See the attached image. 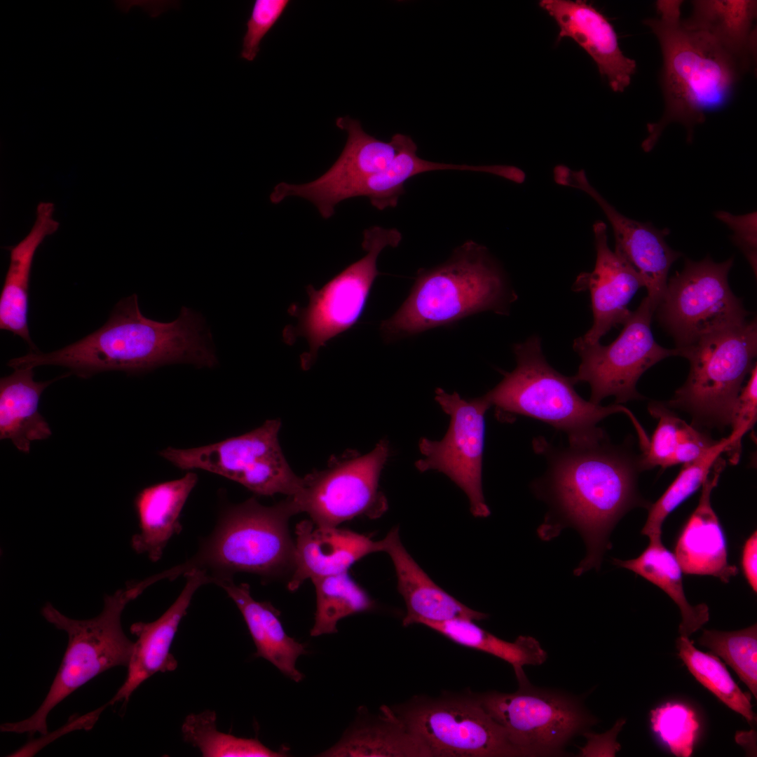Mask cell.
Here are the masks:
<instances>
[{"label": "cell", "instance_id": "6da1fadb", "mask_svg": "<svg viewBox=\"0 0 757 757\" xmlns=\"http://www.w3.org/2000/svg\"><path fill=\"white\" fill-rule=\"evenodd\" d=\"M533 444L547 463L545 475L533 485L536 494L550 507L539 536L549 540L564 527L575 528L587 552L574 573L599 569L618 521L634 507L650 505L637 490L639 456L612 445L607 437L568 447H556L543 437L535 439Z\"/></svg>", "mask_w": 757, "mask_h": 757}, {"label": "cell", "instance_id": "7a4b0ae2", "mask_svg": "<svg viewBox=\"0 0 757 757\" xmlns=\"http://www.w3.org/2000/svg\"><path fill=\"white\" fill-rule=\"evenodd\" d=\"M217 362L200 314L183 306L172 322L153 320L142 315L134 294L118 301L104 325L82 339L48 353L31 351L8 365H58L87 378L106 371L134 374L175 363L212 367Z\"/></svg>", "mask_w": 757, "mask_h": 757}, {"label": "cell", "instance_id": "3957f363", "mask_svg": "<svg viewBox=\"0 0 757 757\" xmlns=\"http://www.w3.org/2000/svg\"><path fill=\"white\" fill-rule=\"evenodd\" d=\"M682 4L681 0L657 1V15L643 20L660 46L664 100L661 118L647 125L648 135L641 143L645 152L653 150L673 123L684 126L691 142L695 127L704 122L708 113L728 102L742 75L735 60L709 36L683 25Z\"/></svg>", "mask_w": 757, "mask_h": 757}, {"label": "cell", "instance_id": "277c9868", "mask_svg": "<svg viewBox=\"0 0 757 757\" xmlns=\"http://www.w3.org/2000/svg\"><path fill=\"white\" fill-rule=\"evenodd\" d=\"M515 298L488 250L469 240L446 261L420 271L408 297L380 330L393 342L483 311L506 314Z\"/></svg>", "mask_w": 757, "mask_h": 757}, {"label": "cell", "instance_id": "5b68a950", "mask_svg": "<svg viewBox=\"0 0 757 757\" xmlns=\"http://www.w3.org/2000/svg\"><path fill=\"white\" fill-rule=\"evenodd\" d=\"M298 512L290 496L271 506L251 498L221 512L212 533L197 552L175 567L159 573L173 580L193 570L205 571L211 583L233 580L238 573L255 574L268 581L294 568V539L289 519Z\"/></svg>", "mask_w": 757, "mask_h": 757}, {"label": "cell", "instance_id": "8992f818", "mask_svg": "<svg viewBox=\"0 0 757 757\" xmlns=\"http://www.w3.org/2000/svg\"><path fill=\"white\" fill-rule=\"evenodd\" d=\"M148 587L145 579L128 583L106 595L102 612L88 620L69 618L47 603L42 608V615L68 636L62 663L39 709L23 721L1 724V731L47 734L48 715L63 700L102 672L117 666L127 667L134 642L124 634L121 615L127 604Z\"/></svg>", "mask_w": 757, "mask_h": 757}, {"label": "cell", "instance_id": "52a82bcc", "mask_svg": "<svg viewBox=\"0 0 757 757\" xmlns=\"http://www.w3.org/2000/svg\"><path fill=\"white\" fill-rule=\"evenodd\" d=\"M517 366L484 395L498 414L526 416L547 423L566 434L570 445L598 442L606 437L597 424L616 413L632 412L620 404L601 406L585 400L570 377L553 369L545 360L539 336L516 343Z\"/></svg>", "mask_w": 757, "mask_h": 757}, {"label": "cell", "instance_id": "ba28073f", "mask_svg": "<svg viewBox=\"0 0 757 757\" xmlns=\"http://www.w3.org/2000/svg\"><path fill=\"white\" fill-rule=\"evenodd\" d=\"M677 350L689 361L690 371L665 404L690 414L696 428L729 425L744 378L756 364V320L709 334Z\"/></svg>", "mask_w": 757, "mask_h": 757}, {"label": "cell", "instance_id": "9c48e42d", "mask_svg": "<svg viewBox=\"0 0 757 757\" xmlns=\"http://www.w3.org/2000/svg\"><path fill=\"white\" fill-rule=\"evenodd\" d=\"M402 235L396 229L378 226L364 230L362 247L366 254L329 280L320 289L308 285L306 307L292 304L288 313L296 318L295 325L282 331L285 343L292 345L304 338L309 349L300 356L301 366L308 369L320 348L330 339L355 325L362 315L373 282L379 272L377 259L386 247H397Z\"/></svg>", "mask_w": 757, "mask_h": 757}, {"label": "cell", "instance_id": "30bf717a", "mask_svg": "<svg viewBox=\"0 0 757 757\" xmlns=\"http://www.w3.org/2000/svg\"><path fill=\"white\" fill-rule=\"evenodd\" d=\"M732 265L733 257L722 262L709 256L697 261L686 259L682 271L668 278L655 311L676 348L747 320L749 312L729 286Z\"/></svg>", "mask_w": 757, "mask_h": 757}, {"label": "cell", "instance_id": "8fae6325", "mask_svg": "<svg viewBox=\"0 0 757 757\" xmlns=\"http://www.w3.org/2000/svg\"><path fill=\"white\" fill-rule=\"evenodd\" d=\"M280 421H266L247 433L199 447H168L160 455L175 466L200 469L234 481L254 493L270 496L297 493L302 477L289 465L280 446Z\"/></svg>", "mask_w": 757, "mask_h": 757}, {"label": "cell", "instance_id": "7c38bea8", "mask_svg": "<svg viewBox=\"0 0 757 757\" xmlns=\"http://www.w3.org/2000/svg\"><path fill=\"white\" fill-rule=\"evenodd\" d=\"M477 696L520 756L561 754L572 737L596 723L578 700L535 688L529 681L512 693Z\"/></svg>", "mask_w": 757, "mask_h": 757}, {"label": "cell", "instance_id": "4fadbf2b", "mask_svg": "<svg viewBox=\"0 0 757 757\" xmlns=\"http://www.w3.org/2000/svg\"><path fill=\"white\" fill-rule=\"evenodd\" d=\"M388 454V442L381 440L367 454L351 453L332 461L325 470L306 475L297 493L290 496L298 513H306L321 527H337L360 517H381L388 503L378 482Z\"/></svg>", "mask_w": 757, "mask_h": 757}, {"label": "cell", "instance_id": "5bb4252c", "mask_svg": "<svg viewBox=\"0 0 757 757\" xmlns=\"http://www.w3.org/2000/svg\"><path fill=\"white\" fill-rule=\"evenodd\" d=\"M655 311L646 296L622 325L617 339L609 345L603 346L600 342L586 344L578 338L574 341L573 347L581 362L577 373L571 378L574 385L589 383V402L599 404L608 396H614L615 403L620 404L643 399L636 390L642 374L660 360L678 355L677 348H666L655 341L650 328Z\"/></svg>", "mask_w": 757, "mask_h": 757}, {"label": "cell", "instance_id": "9a60e30c", "mask_svg": "<svg viewBox=\"0 0 757 757\" xmlns=\"http://www.w3.org/2000/svg\"><path fill=\"white\" fill-rule=\"evenodd\" d=\"M394 711L433 756H519L478 696L416 698Z\"/></svg>", "mask_w": 757, "mask_h": 757}, {"label": "cell", "instance_id": "2e32d148", "mask_svg": "<svg viewBox=\"0 0 757 757\" xmlns=\"http://www.w3.org/2000/svg\"><path fill=\"white\" fill-rule=\"evenodd\" d=\"M436 401L451 418L449 429L440 441L422 438L419 450L423 457L415 463L420 472H442L467 495L470 511L486 517L490 510L482 491V471L486 411L491 407L484 395L465 400L457 393L435 390Z\"/></svg>", "mask_w": 757, "mask_h": 757}, {"label": "cell", "instance_id": "e0dca14e", "mask_svg": "<svg viewBox=\"0 0 757 757\" xmlns=\"http://www.w3.org/2000/svg\"><path fill=\"white\" fill-rule=\"evenodd\" d=\"M338 128L347 132L346 145L335 163L322 176L301 184L280 182L270 195L274 204L287 197H301L311 201L324 219L330 218L336 206L353 198L355 189L365 179L383 170L397 153L393 136L386 142L368 135L360 123L348 116L338 118Z\"/></svg>", "mask_w": 757, "mask_h": 757}, {"label": "cell", "instance_id": "ac0fdd59", "mask_svg": "<svg viewBox=\"0 0 757 757\" xmlns=\"http://www.w3.org/2000/svg\"><path fill=\"white\" fill-rule=\"evenodd\" d=\"M553 176L558 184L580 190L599 205L612 227L615 252L641 276L646 296L656 309L666 289L670 268L682 255L666 242L670 231L622 214L589 183L583 170H573L559 165Z\"/></svg>", "mask_w": 757, "mask_h": 757}, {"label": "cell", "instance_id": "d6986e66", "mask_svg": "<svg viewBox=\"0 0 757 757\" xmlns=\"http://www.w3.org/2000/svg\"><path fill=\"white\" fill-rule=\"evenodd\" d=\"M596 261L591 272L581 273L574 288L590 294L594 317L592 327L578 339L586 344L599 342L607 332L618 325H623L632 311L627 305L637 292L645 287L641 276L608 243L607 227L604 222L593 224Z\"/></svg>", "mask_w": 757, "mask_h": 757}, {"label": "cell", "instance_id": "ffe728a7", "mask_svg": "<svg viewBox=\"0 0 757 757\" xmlns=\"http://www.w3.org/2000/svg\"><path fill=\"white\" fill-rule=\"evenodd\" d=\"M539 5L557 23L558 40L573 39L592 58L611 88L624 92L636 72V62L623 54L608 20L585 1L542 0Z\"/></svg>", "mask_w": 757, "mask_h": 757}, {"label": "cell", "instance_id": "44dd1931", "mask_svg": "<svg viewBox=\"0 0 757 757\" xmlns=\"http://www.w3.org/2000/svg\"><path fill=\"white\" fill-rule=\"evenodd\" d=\"M186 583L175 601L157 620L137 622L130 628L137 637L127 666L125 681L109 702L127 703L133 692L146 679L157 672L174 671L177 661L170 648L179 623L186 615L192 597L202 585L211 583L203 570H193L185 575Z\"/></svg>", "mask_w": 757, "mask_h": 757}, {"label": "cell", "instance_id": "7402d4cb", "mask_svg": "<svg viewBox=\"0 0 757 757\" xmlns=\"http://www.w3.org/2000/svg\"><path fill=\"white\" fill-rule=\"evenodd\" d=\"M294 560L287 582L289 591L297 590L308 579L348 572L367 555L383 552V542L337 527H321L303 520L295 528Z\"/></svg>", "mask_w": 757, "mask_h": 757}, {"label": "cell", "instance_id": "603a6c76", "mask_svg": "<svg viewBox=\"0 0 757 757\" xmlns=\"http://www.w3.org/2000/svg\"><path fill=\"white\" fill-rule=\"evenodd\" d=\"M725 465L720 457L704 482L698 504L678 536L674 554L683 573L711 575L727 583L738 569L728 563L725 534L711 503Z\"/></svg>", "mask_w": 757, "mask_h": 757}, {"label": "cell", "instance_id": "cb8c5ba5", "mask_svg": "<svg viewBox=\"0 0 757 757\" xmlns=\"http://www.w3.org/2000/svg\"><path fill=\"white\" fill-rule=\"evenodd\" d=\"M383 552L390 556L397 580V589L407 606L402 624L426 625L463 618L481 620L488 615L474 611L436 585L402 545L398 528L391 529L382 539Z\"/></svg>", "mask_w": 757, "mask_h": 757}, {"label": "cell", "instance_id": "d4e9b609", "mask_svg": "<svg viewBox=\"0 0 757 757\" xmlns=\"http://www.w3.org/2000/svg\"><path fill=\"white\" fill-rule=\"evenodd\" d=\"M198 476L187 472L175 480L151 485L136 496L134 506L139 531L130 545L137 554H144L153 562L163 556L170 540L182 529L179 518Z\"/></svg>", "mask_w": 757, "mask_h": 757}, {"label": "cell", "instance_id": "484cf974", "mask_svg": "<svg viewBox=\"0 0 757 757\" xmlns=\"http://www.w3.org/2000/svg\"><path fill=\"white\" fill-rule=\"evenodd\" d=\"M685 26L709 36L737 63L741 72L756 66L757 1L755 0H694Z\"/></svg>", "mask_w": 757, "mask_h": 757}, {"label": "cell", "instance_id": "4316f807", "mask_svg": "<svg viewBox=\"0 0 757 757\" xmlns=\"http://www.w3.org/2000/svg\"><path fill=\"white\" fill-rule=\"evenodd\" d=\"M54 204L40 202L31 230L10 252V262L0 295V328L21 337L32 352L37 351L27 324L28 292L32 266L37 248L55 233L59 222L53 217Z\"/></svg>", "mask_w": 757, "mask_h": 757}, {"label": "cell", "instance_id": "83f0119b", "mask_svg": "<svg viewBox=\"0 0 757 757\" xmlns=\"http://www.w3.org/2000/svg\"><path fill=\"white\" fill-rule=\"evenodd\" d=\"M217 585L240 611L257 648L255 657L269 661L294 681H301L304 675L296 668V662L300 655L307 654V650L304 644L286 633L279 611L270 602L255 600L247 583L236 584L229 580Z\"/></svg>", "mask_w": 757, "mask_h": 757}, {"label": "cell", "instance_id": "f1b7e54d", "mask_svg": "<svg viewBox=\"0 0 757 757\" xmlns=\"http://www.w3.org/2000/svg\"><path fill=\"white\" fill-rule=\"evenodd\" d=\"M0 379V439L28 453L31 442L48 438L51 430L39 411L40 396L58 378L35 381L32 367H18Z\"/></svg>", "mask_w": 757, "mask_h": 757}, {"label": "cell", "instance_id": "f546056e", "mask_svg": "<svg viewBox=\"0 0 757 757\" xmlns=\"http://www.w3.org/2000/svg\"><path fill=\"white\" fill-rule=\"evenodd\" d=\"M320 756H433L429 748L411 733L394 709L383 706L381 714L362 721Z\"/></svg>", "mask_w": 757, "mask_h": 757}, {"label": "cell", "instance_id": "4dcf8cb0", "mask_svg": "<svg viewBox=\"0 0 757 757\" xmlns=\"http://www.w3.org/2000/svg\"><path fill=\"white\" fill-rule=\"evenodd\" d=\"M650 414L657 420V427L639 456L641 471L657 466L667 468L693 463L704 456L717 441L688 425L661 402L648 405Z\"/></svg>", "mask_w": 757, "mask_h": 757}, {"label": "cell", "instance_id": "1f68e13d", "mask_svg": "<svg viewBox=\"0 0 757 757\" xmlns=\"http://www.w3.org/2000/svg\"><path fill=\"white\" fill-rule=\"evenodd\" d=\"M618 566L628 569L662 589L678 606L681 614L680 636L689 637L709 620L705 603L692 606L683 589L682 570L674 554L662 544V539L649 540V545L636 558L613 559Z\"/></svg>", "mask_w": 757, "mask_h": 757}, {"label": "cell", "instance_id": "d6a6232c", "mask_svg": "<svg viewBox=\"0 0 757 757\" xmlns=\"http://www.w3.org/2000/svg\"><path fill=\"white\" fill-rule=\"evenodd\" d=\"M394 135L398 149L395 158L383 170L363 181L353 193V198L367 197L379 210L395 207L404 193L406 182L418 174L440 170L490 172L489 165L447 164L422 159L418 156L416 144L409 136L400 133Z\"/></svg>", "mask_w": 757, "mask_h": 757}, {"label": "cell", "instance_id": "836d02e7", "mask_svg": "<svg viewBox=\"0 0 757 757\" xmlns=\"http://www.w3.org/2000/svg\"><path fill=\"white\" fill-rule=\"evenodd\" d=\"M425 626L453 642L499 657L512 665L519 683L528 681L523 670L525 665H540L547 660V653L535 638L519 636L514 642L499 639L479 627L469 619H453Z\"/></svg>", "mask_w": 757, "mask_h": 757}, {"label": "cell", "instance_id": "e575fe53", "mask_svg": "<svg viewBox=\"0 0 757 757\" xmlns=\"http://www.w3.org/2000/svg\"><path fill=\"white\" fill-rule=\"evenodd\" d=\"M726 452L729 457L739 453L736 440L730 435L717 441L699 460L683 465L664 493L649 506L641 533L649 540L661 538L662 525L668 515L702 487L716 461Z\"/></svg>", "mask_w": 757, "mask_h": 757}, {"label": "cell", "instance_id": "d590c367", "mask_svg": "<svg viewBox=\"0 0 757 757\" xmlns=\"http://www.w3.org/2000/svg\"><path fill=\"white\" fill-rule=\"evenodd\" d=\"M311 581L316 592V611L310 632L312 636L336 633L340 620L369 611L374 606V601L348 571Z\"/></svg>", "mask_w": 757, "mask_h": 757}, {"label": "cell", "instance_id": "8d00e7d4", "mask_svg": "<svg viewBox=\"0 0 757 757\" xmlns=\"http://www.w3.org/2000/svg\"><path fill=\"white\" fill-rule=\"evenodd\" d=\"M676 646L678 657L699 683L748 723L754 722L750 694L742 691L718 656L697 649L687 636H680Z\"/></svg>", "mask_w": 757, "mask_h": 757}, {"label": "cell", "instance_id": "74e56055", "mask_svg": "<svg viewBox=\"0 0 757 757\" xmlns=\"http://www.w3.org/2000/svg\"><path fill=\"white\" fill-rule=\"evenodd\" d=\"M217 715L205 710L188 715L182 726L184 740L198 748L205 757H278L287 749L275 751L256 738L238 737L217 730Z\"/></svg>", "mask_w": 757, "mask_h": 757}, {"label": "cell", "instance_id": "f35d334b", "mask_svg": "<svg viewBox=\"0 0 757 757\" xmlns=\"http://www.w3.org/2000/svg\"><path fill=\"white\" fill-rule=\"evenodd\" d=\"M699 643L723 658L757 697V625L732 632L704 629Z\"/></svg>", "mask_w": 757, "mask_h": 757}, {"label": "cell", "instance_id": "ab89813d", "mask_svg": "<svg viewBox=\"0 0 757 757\" xmlns=\"http://www.w3.org/2000/svg\"><path fill=\"white\" fill-rule=\"evenodd\" d=\"M650 723L654 732L675 756L688 757L693 753L700 724L690 707L667 702L650 711Z\"/></svg>", "mask_w": 757, "mask_h": 757}, {"label": "cell", "instance_id": "60d3db41", "mask_svg": "<svg viewBox=\"0 0 757 757\" xmlns=\"http://www.w3.org/2000/svg\"><path fill=\"white\" fill-rule=\"evenodd\" d=\"M288 0H256L250 18L247 31L243 39L240 57L247 61L255 59L259 51V44L278 20L287 8Z\"/></svg>", "mask_w": 757, "mask_h": 757}, {"label": "cell", "instance_id": "b9f144b4", "mask_svg": "<svg viewBox=\"0 0 757 757\" xmlns=\"http://www.w3.org/2000/svg\"><path fill=\"white\" fill-rule=\"evenodd\" d=\"M749 378L742 386L732 408L730 423L737 445L741 447L743 436L754 425L757 419V365L752 367Z\"/></svg>", "mask_w": 757, "mask_h": 757}, {"label": "cell", "instance_id": "7bdbcfd3", "mask_svg": "<svg viewBox=\"0 0 757 757\" xmlns=\"http://www.w3.org/2000/svg\"><path fill=\"white\" fill-rule=\"evenodd\" d=\"M715 216L733 232L732 240L744 253L755 274L756 273V212L735 215L726 211L716 212Z\"/></svg>", "mask_w": 757, "mask_h": 757}, {"label": "cell", "instance_id": "ee69618b", "mask_svg": "<svg viewBox=\"0 0 757 757\" xmlns=\"http://www.w3.org/2000/svg\"><path fill=\"white\" fill-rule=\"evenodd\" d=\"M625 723V720H619L611 730L602 735L584 732L583 735L587 739V742L584 747L580 749L579 756H614L615 753L620 749V744L615 740L616 735Z\"/></svg>", "mask_w": 757, "mask_h": 757}, {"label": "cell", "instance_id": "f6af8a7d", "mask_svg": "<svg viewBox=\"0 0 757 757\" xmlns=\"http://www.w3.org/2000/svg\"><path fill=\"white\" fill-rule=\"evenodd\" d=\"M757 533L756 531L745 541L741 557V567L744 575L752 589L757 592Z\"/></svg>", "mask_w": 757, "mask_h": 757}]
</instances>
